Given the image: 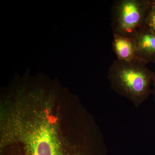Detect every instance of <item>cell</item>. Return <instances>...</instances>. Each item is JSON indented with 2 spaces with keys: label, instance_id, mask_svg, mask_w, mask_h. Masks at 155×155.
Instances as JSON below:
<instances>
[{
  "label": "cell",
  "instance_id": "6da1fadb",
  "mask_svg": "<svg viewBox=\"0 0 155 155\" xmlns=\"http://www.w3.org/2000/svg\"><path fill=\"white\" fill-rule=\"evenodd\" d=\"M154 72L137 59L129 62L115 60L109 67L107 78L112 89L138 107L152 93Z\"/></svg>",
  "mask_w": 155,
  "mask_h": 155
},
{
  "label": "cell",
  "instance_id": "7a4b0ae2",
  "mask_svg": "<svg viewBox=\"0 0 155 155\" xmlns=\"http://www.w3.org/2000/svg\"><path fill=\"white\" fill-rule=\"evenodd\" d=\"M152 0H118L112 10L113 34L132 36L145 25Z\"/></svg>",
  "mask_w": 155,
  "mask_h": 155
},
{
  "label": "cell",
  "instance_id": "3957f363",
  "mask_svg": "<svg viewBox=\"0 0 155 155\" xmlns=\"http://www.w3.org/2000/svg\"><path fill=\"white\" fill-rule=\"evenodd\" d=\"M136 45V59L147 64H155V34L145 26L132 36Z\"/></svg>",
  "mask_w": 155,
  "mask_h": 155
},
{
  "label": "cell",
  "instance_id": "277c9868",
  "mask_svg": "<svg viewBox=\"0 0 155 155\" xmlns=\"http://www.w3.org/2000/svg\"><path fill=\"white\" fill-rule=\"evenodd\" d=\"M31 143V155H59L52 132L47 126L35 132Z\"/></svg>",
  "mask_w": 155,
  "mask_h": 155
},
{
  "label": "cell",
  "instance_id": "5b68a950",
  "mask_svg": "<svg viewBox=\"0 0 155 155\" xmlns=\"http://www.w3.org/2000/svg\"><path fill=\"white\" fill-rule=\"evenodd\" d=\"M112 48L117 60L129 62L136 59V45L132 36L113 34Z\"/></svg>",
  "mask_w": 155,
  "mask_h": 155
},
{
  "label": "cell",
  "instance_id": "8992f818",
  "mask_svg": "<svg viewBox=\"0 0 155 155\" xmlns=\"http://www.w3.org/2000/svg\"><path fill=\"white\" fill-rule=\"evenodd\" d=\"M145 26L155 34V0H152V4L145 22Z\"/></svg>",
  "mask_w": 155,
  "mask_h": 155
},
{
  "label": "cell",
  "instance_id": "52a82bcc",
  "mask_svg": "<svg viewBox=\"0 0 155 155\" xmlns=\"http://www.w3.org/2000/svg\"><path fill=\"white\" fill-rule=\"evenodd\" d=\"M154 72L153 78V89L152 90V93L154 101L155 103V67L154 71Z\"/></svg>",
  "mask_w": 155,
  "mask_h": 155
}]
</instances>
